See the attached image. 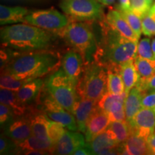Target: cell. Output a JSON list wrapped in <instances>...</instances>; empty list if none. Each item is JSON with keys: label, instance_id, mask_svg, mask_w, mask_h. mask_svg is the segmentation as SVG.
<instances>
[{"label": "cell", "instance_id": "obj_19", "mask_svg": "<svg viewBox=\"0 0 155 155\" xmlns=\"http://www.w3.org/2000/svg\"><path fill=\"white\" fill-rule=\"evenodd\" d=\"M55 146V144L51 141L42 140L35 137L34 135H31L25 140L17 144V150L15 154H21V153L25 151L38 150L47 152L50 154H53Z\"/></svg>", "mask_w": 155, "mask_h": 155}, {"label": "cell", "instance_id": "obj_41", "mask_svg": "<svg viewBox=\"0 0 155 155\" xmlns=\"http://www.w3.org/2000/svg\"><path fill=\"white\" fill-rule=\"evenodd\" d=\"M149 146V154L151 152L155 150V131L152 135L149 137L148 140H147Z\"/></svg>", "mask_w": 155, "mask_h": 155}, {"label": "cell", "instance_id": "obj_35", "mask_svg": "<svg viewBox=\"0 0 155 155\" xmlns=\"http://www.w3.org/2000/svg\"><path fill=\"white\" fill-rule=\"evenodd\" d=\"M17 150V144L9 139L5 134H2L0 138V154H15Z\"/></svg>", "mask_w": 155, "mask_h": 155}, {"label": "cell", "instance_id": "obj_26", "mask_svg": "<svg viewBox=\"0 0 155 155\" xmlns=\"http://www.w3.org/2000/svg\"><path fill=\"white\" fill-rule=\"evenodd\" d=\"M108 70V92L121 94L125 91L121 75V67H111Z\"/></svg>", "mask_w": 155, "mask_h": 155}, {"label": "cell", "instance_id": "obj_47", "mask_svg": "<svg viewBox=\"0 0 155 155\" xmlns=\"http://www.w3.org/2000/svg\"><path fill=\"white\" fill-rule=\"evenodd\" d=\"M153 1H154V0H147V2H148V3L150 4V5L151 6V7H152V5L153 4Z\"/></svg>", "mask_w": 155, "mask_h": 155}, {"label": "cell", "instance_id": "obj_22", "mask_svg": "<svg viewBox=\"0 0 155 155\" xmlns=\"http://www.w3.org/2000/svg\"><path fill=\"white\" fill-rule=\"evenodd\" d=\"M0 102L11 108L16 116H25L28 111L29 105L24 104L19 99L17 91L1 88Z\"/></svg>", "mask_w": 155, "mask_h": 155}, {"label": "cell", "instance_id": "obj_32", "mask_svg": "<svg viewBox=\"0 0 155 155\" xmlns=\"http://www.w3.org/2000/svg\"><path fill=\"white\" fill-rule=\"evenodd\" d=\"M142 33L145 36H155V14L150 10L141 17Z\"/></svg>", "mask_w": 155, "mask_h": 155}, {"label": "cell", "instance_id": "obj_12", "mask_svg": "<svg viewBox=\"0 0 155 155\" xmlns=\"http://www.w3.org/2000/svg\"><path fill=\"white\" fill-rule=\"evenodd\" d=\"M81 133L67 130L55 144L53 154H73L78 149L86 146V138Z\"/></svg>", "mask_w": 155, "mask_h": 155}, {"label": "cell", "instance_id": "obj_43", "mask_svg": "<svg viewBox=\"0 0 155 155\" xmlns=\"http://www.w3.org/2000/svg\"><path fill=\"white\" fill-rule=\"evenodd\" d=\"M119 5L116 6V7L121 9H130L131 3L130 0H119Z\"/></svg>", "mask_w": 155, "mask_h": 155}, {"label": "cell", "instance_id": "obj_5", "mask_svg": "<svg viewBox=\"0 0 155 155\" xmlns=\"http://www.w3.org/2000/svg\"><path fill=\"white\" fill-rule=\"evenodd\" d=\"M76 89L79 97L98 101L108 92L107 68L95 60L84 65Z\"/></svg>", "mask_w": 155, "mask_h": 155}, {"label": "cell", "instance_id": "obj_10", "mask_svg": "<svg viewBox=\"0 0 155 155\" xmlns=\"http://www.w3.org/2000/svg\"><path fill=\"white\" fill-rule=\"evenodd\" d=\"M120 145L108 128L97 134L91 141L86 142L91 154L98 155L120 154Z\"/></svg>", "mask_w": 155, "mask_h": 155}, {"label": "cell", "instance_id": "obj_31", "mask_svg": "<svg viewBox=\"0 0 155 155\" xmlns=\"http://www.w3.org/2000/svg\"><path fill=\"white\" fill-rule=\"evenodd\" d=\"M1 78H0V86L1 88L17 91L24 83L30 80H20L9 74L6 71H1Z\"/></svg>", "mask_w": 155, "mask_h": 155}, {"label": "cell", "instance_id": "obj_23", "mask_svg": "<svg viewBox=\"0 0 155 155\" xmlns=\"http://www.w3.org/2000/svg\"><path fill=\"white\" fill-rule=\"evenodd\" d=\"M30 12L22 7H7L0 6V24L1 25H12L22 22L25 17Z\"/></svg>", "mask_w": 155, "mask_h": 155}, {"label": "cell", "instance_id": "obj_44", "mask_svg": "<svg viewBox=\"0 0 155 155\" xmlns=\"http://www.w3.org/2000/svg\"><path fill=\"white\" fill-rule=\"evenodd\" d=\"M104 6H111L115 2V0H97Z\"/></svg>", "mask_w": 155, "mask_h": 155}, {"label": "cell", "instance_id": "obj_42", "mask_svg": "<svg viewBox=\"0 0 155 155\" xmlns=\"http://www.w3.org/2000/svg\"><path fill=\"white\" fill-rule=\"evenodd\" d=\"M73 155H91V152L88 150V147L86 146L81 147V148L78 149L76 151H75L74 153L73 154Z\"/></svg>", "mask_w": 155, "mask_h": 155}, {"label": "cell", "instance_id": "obj_16", "mask_svg": "<svg viewBox=\"0 0 155 155\" xmlns=\"http://www.w3.org/2000/svg\"><path fill=\"white\" fill-rule=\"evenodd\" d=\"M104 19L109 26L124 38L134 42H139V37L135 33L130 25L128 24L120 12L116 8L108 9Z\"/></svg>", "mask_w": 155, "mask_h": 155}, {"label": "cell", "instance_id": "obj_1", "mask_svg": "<svg viewBox=\"0 0 155 155\" xmlns=\"http://www.w3.org/2000/svg\"><path fill=\"white\" fill-rule=\"evenodd\" d=\"M1 50L2 71L20 80H32L55 72L61 66V58L53 50L15 52Z\"/></svg>", "mask_w": 155, "mask_h": 155}, {"label": "cell", "instance_id": "obj_34", "mask_svg": "<svg viewBox=\"0 0 155 155\" xmlns=\"http://www.w3.org/2000/svg\"><path fill=\"white\" fill-rule=\"evenodd\" d=\"M66 129V128L63 127L61 124L50 119L48 129V134L50 140L55 144L59 139L64 134V133L67 131Z\"/></svg>", "mask_w": 155, "mask_h": 155}, {"label": "cell", "instance_id": "obj_45", "mask_svg": "<svg viewBox=\"0 0 155 155\" xmlns=\"http://www.w3.org/2000/svg\"><path fill=\"white\" fill-rule=\"evenodd\" d=\"M152 48L153 53H154V55H155V38L153 39L152 41Z\"/></svg>", "mask_w": 155, "mask_h": 155}, {"label": "cell", "instance_id": "obj_6", "mask_svg": "<svg viewBox=\"0 0 155 155\" xmlns=\"http://www.w3.org/2000/svg\"><path fill=\"white\" fill-rule=\"evenodd\" d=\"M45 90L64 108L73 114L80 97L77 86L69 78L62 68L52 73L44 83Z\"/></svg>", "mask_w": 155, "mask_h": 155}, {"label": "cell", "instance_id": "obj_39", "mask_svg": "<svg viewBox=\"0 0 155 155\" xmlns=\"http://www.w3.org/2000/svg\"><path fill=\"white\" fill-rule=\"evenodd\" d=\"M136 86L144 94L150 91L155 90V74L146 81L139 80Z\"/></svg>", "mask_w": 155, "mask_h": 155}, {"label": "cell", "instance_id": "obj_30", "mask_svg": "<svg viewBox=\"0 0 155 155\" xmlns=\"http://www.w3.org/2000/svg\"><path fill=\"white\" fill-rule=\"evenodd\" d=\"M116 8L120 12L124 18L130 25L132 30L134 31L136 34L140 38L141 34L142 33V24H141V18L139 15L131 10V9H121L116 7Z\"/></svg>", "mask_w": 155, "mask_h": 155}, {"label": "cell", "instance_id": "obj_33", "mask_svg": "<svg viewBox=\"0 0 155 155\" xmlns=\"http://www.w3.org/2000/svg\"><path fill=\"white\" fill-rule=\"evenodd\" d=\"M137 56L145 59L155 60V55L152 51V42L150 38H143L138 42Z\"/></svg>", "mask_w": 155, "mask_h": 155}, {"label": "cell", "instance_id": "obj_28", "mask_svg": "<svg viewBox=\"0 0 155 155\" xmlns=\"http://www.w3.org/2000/svg\"><path fill=\"white\" fill-rule=\"evenodd\" d=\"M127 94L126 91L121 94H114L106 92L97 102V108L108 114L110 108L115 103L118 101H125Z\"/></svg>", "mask_w": 155, "mask_h": 155}, {"label": "cell", "instance_id": "obj_29", "mask_svg": "<svg viewBox=\"0 0 155 155\" xmlns=\"http://www.w3.org/2000/svg\"><path fill=\"white\" fill-rule=\"evenodd\" d=\"M108 128L112 131L119 144H124L131 135L130 129L127 121L111 122Z\"/></svg>", "mask_w": 155, "mask_h": 155}, {"label": "cell", "instance_id": "obj_17", "mask_svg": "<svg viewBox=\"0 0 155 155\" xmlns=\"http://www.w3.org/2000/svg\"><path fill=\"white\" fill-rule=\"evenodd\" d=\"M96 101L80 97L75 105L73 115L75 116L78 131L84 134L87 122L97 108Z\"/></svg>", "mask_w": 155, "mask_h": 155}, {"label": "cell", "instance_id": "obj_4", "mask_svg": "<svg viewBox=\"0 0 155 155\" xmlns=\"http://www.w3.org/2000/svg\"><path fill=\"white\" fill-rule=\"evenodd\" d=\"M93 22L71 21L63 30L58 32L59 37L80 54L84 65L92 61L91 60L94 58L96 51L97 40Z\"/></svg>", "mask_w": 155, "mask_h": 155}, {"label": "cell", "instance_id": "obj_20", "mask_svg": "<svg viewBox=\"0 0 155 155\" xmlns=\"http://www.w3.org/2000/svg\"><path fill=\"white\" fill-rule=\"evenodd\" d=\"M120 154H149L147 140L137 134H131L124 144L120 145Z\"/></svg>", "mask_w": 155, "mask_h": 155}, {"label": "cell", "instance_id": "obj_40", "mask_svg": "<svg viewBox=\"0 0 155 155\" xmlns=\"http://www.w3.org/2000/svg\"><path fill=\"white\" fill-rule=\"evenodd\" d=\"M108 118L110 121H127V116H126L125 108L121 110L120 111L116 112V113H109L108 114Z\"/></svg>", "mask_w": 155, "mask_h": 155}, {"label": "cell", "instance_id": "obj_8", "mask_svg": "<svg viewBox=\"0 0 155 155\" xmlns=\"http://www.w3.org/2000/svg\"><path fill=\"white\" fill-rule=\"evenodd\" d=\"M70 22L71 21L66 15L53 8L30 12L22 21L24 23L57 32L58 34L63 30Z\"/></svg>", "mask_w": 155, "mask_h": 155}, {"label": "cell", "instance_id": "obj_21", "mask_svg": "<svg viewBox=\"0 0 155 155\" xmlns=\"http://www.w3.org/2000/svg\"><path fill=\"white\" fill-rule=\"evenodd\" d=\"M43 86L44 81L41 78L32 79L24 83L17 91V95L21 101L29 105L38 98Z\"/></svg>", "mask_w": 155, "mask_h": 155}, {"label": "cell", "instance_id": "obj_14", "mask_svg": "<svg viewBox=\"0 0 155 155\" xmlns=\"http://www.w3.org/2000/svg\"><path fill=\"white\" fill-rule=\"evenodd\" d=\"M2 129L4 134L16 144L32 135L30 120L26 116H16Z\"/></svg>", "mask_w": 155, "mask_h": 155}, {"label": "cell", "instance_id": "obj_15", "mask_svg": "<svg viewBox=\"0 0 155 155\" xmlns=\"http://www.w3.org/2000/svg\"><path fill=\"white\" fill-rule=\"evenodd\" d=\"M25 116L30 120L32 135L42 140L50 141L48 134L50 119L41 109L29 106L28 113Z\"/></svg>", "mask_w": 155, "mask_h": 155}, {"label": "cell", "instance_id": "obj_36", "mask_svg": "<svg viewBox=\"0 0 155 155\" xmlns=\"http://www.w3.org/2000/svg\"><path fill=\"white\" fill-rule=\"evenodd\" d=\"M130 3L131 10L141 18L150 10L151 6L147 0H130Z\"/></svg>", "mask_w": 155, "mask_h": 155}, {"label": "cell", "instance_id": "obj_24", "mask_svg": "<svg viewBox=\"0 0 155 155\" xmlns=\"http://www.w3.org/2000/svg\"><path fill=\"white\" fill-rule=\"evenodd\" d=\"M144 94V93L141 91L137 86L134 87L127 94L124 102V108L127 121H131L135 114L142 108L141 99Z\"/></svg>", "mask_w": 155, "mask_h": 155}, {"label": "cell", "instance_id": "obj_18", "mask_svg": "<svg viewBox=\"0 0 155 155\" xmlns=\"http://www.w3.org/2000/svg\"><path fill=\"white\" fill-rule=\"evenodd\" d=\"M110 123L111 121L108 114L97 108L87 122L86 131L84 132L86 142L91 141L97 134L105 131Z\"/></svg>", "mask_w": 155, "mask_h": 155}, {"label": "cell", "instance_id": "obj_13", "mask_svg": "<svg viewBox=\"0 0 155 155\" xmlns=\"http://www.w3.org/2000/svg\"><path fill=\"white\" fill-rule=\"evenodd\" d=\"M61 66L69 78L77 86L84 67V61L80 54L73 48L68 50L61 58Z\"/></svg>", "mask_w": 155, "mask_h": 155}, {"label": "cell", "instance_id": "obj_2", "mask_svg": "<svg viewBox=\"0 0 155 155\" xmlns=\"http://www.w3.org/2000/svg\"><path fill=\"white\" fill-rule=\"evenodd\" d=\"M59 36L57 32L21 23L1 28L2 49L15 52L53 50Z\"/></svg>", "mask_w": 155, "mask_h": 155}, {"label": "cell", "instance_id": "obj_9", "mask_svg": "<svg viewBox=\"0 0 155 155\" xmlns=\"http://www.w3.org/2000/svg\"><path fill=\"white\" fill-rule=\"evenodd\" d=\"M40 109L49 119L61 124L68 130L78 131L74 115L58 104L47 91L46 96H44L43 100L41 102Z\"/></svg>", "mask_w": 155, "mask_h": 155}, {"label": "cell", "instance_id": "obj_27", "mask_svg": "<svg viewBox=\"0 0 155 155\" xmlns=\"http://www.w3.org/2000/svg\"><path fill=\"white\" fill-rule=\"evenodd\" d=\"M134 62L139 80L146 81L155 74V60L145 59L137 56Z\"/></svg>", "mask_w": 155, "mask_h": 155}, {"label": "cell", "instance_id": "obj_7", "mask_svg": "<svg viewBox=\"0 0 155 155\" xmlns=\"http://www.w3.org/2000/svg\"><path fill=\"white\" fill-rule=\"evenodd\" d=\"M97 0H62L60 7L70 21L95 22L104 19V7Z\"/></svg>", "mask_w": 155, "mask_h": 155}, {"label": "cell", "instance_id": "obj_46", "mask_svg": "<svg viewBox=\"0 0 155 155\" xmlns=\"http://www.w3.org/2000/svg\"><path fill=\"white\" fill-rule=\"evenodd\" d=\"M150 10L155 14V2L154 4H152V7H151V8H150Z\"/></svg>", "mask_w": 155, "mask_h": 155}, {"label": "cell", "instance_id": "obj_37", "mask_svg": "<svg viewBox=\"0 0 155 155\" xmlns=\"http://www.w3.org/2000/svg\"><path fill=\"white\" fill-rule=\"evenodd\" d=\"M16 117L12 109L5 104H0V125L2 129L7 124H9L12 120Z\"/></svg>", "mask_w": 155, "mask_h": 155}, {"label": "cell", "instance_id": "obj_3", "mask_svg": "<svg viewBox=\"0 0 155 155\" xmlns=\"http://www.w3.org/2000/svg\"><path fill=\"white\" fill-rule=\"evenodd\" d=\"M101 38L97 41L94 60L106 68L121 67L137 57L138 42L124 38L108 25L104 19L99 21Z\"/></svg>", "mask_w": 155, "mask_h": 155}, {"label": "cell", "instance_id": "obj_11", "mask_svg": "<svg viewBox=\"0 0 155 155\" xmlns=\"http://www.w3.org/2000/svg\"><path fill=\"white\" fill-rule=\"evenodd\" d=\"M127 122L131 134H137L148 140L155 131V112L150 108H141L132 119Z\"/></svg>", "mask_w": 155, "mask_h": 155}, {"label": "cell", "instance_id": "obj_25", "mask_svg": "<svg viewBox=\"0 0 155 155\" xmlns=\"http://www.w3.org/2000/svg\"><path fill=\"white\" fill-rule=\"evenodd\" d=\"M121 75L124 85L125 91L129 92L136 86L139 80V76L136 69L134 60L124 63L121 66Z\"/></svg>", "mask_w": 155, "mask_h": 155}, {"label": "cell", "instance_id": "obj_38", "mask_svg": "<svg viewBox=\"0 0 155 155\" xmlns=\"http://www.w3.org/2000/svg\"><path fill=\"white\" fill-rule=\"evenodd\" d=\"M141 106L142 108H150L155 112V90L150 91L143 95Z\"/></svg>", "mask_w": 155, "mask_h": 155}]
</instances>
